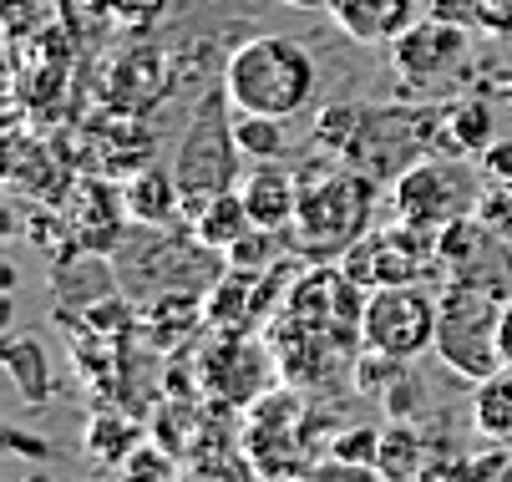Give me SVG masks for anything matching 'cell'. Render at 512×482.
Instances as JSON below:
<instances>
[{
  "label": "cell",
  "mask_w": 512,
  "mask_h": 482,
  "mask_svg": "<svg viewBox=\"0 0 512 482\" xmlns=\"http://www.w3.org/2000/svg\"><path fill=\"white\" fill-rule=\"evenodd\" d=\"M300 209L284 229V249L310 264H340L365 234L376 229V178L350 168L345 158H305L300 168Z\"/></svg>",
  "instance_id": "cell-1"
},
{
  "label": "cell",
  "mask_w": 512,
  "mask_h": 482,
  "mask_svg": "<svg viewBox=\"0 0 512 482\" xmlns=\"http://www.w3.org/2000/svg\"><path fill=\"white\" fill-rule=\"evenodd\" d=\"M224 92H229L234 112L295 122L320 97V66L289 36H249L224 61Z\"/></svg>",
  "instance_id": "cell-2"
},
{
  "label": "cell",
  "mask_w": 512,
  "mask_h": 482,
  "mask_svg": "<svg viewBox=\"0 0 512 482\" xmlns=\"http://www.w3.org/2000/svg\"><path fill=\"white\" fill-rule=\"evenodd\" d=\"M173 178L183 188V219L198 214L208 198L244 183V148L234 132V102H229L224 82L193 107V117L178 137V153H173Z\"/></svg>",
  "instance_id": "cell-3"
},
{
  "label": "cell",
  "mask_w": 512,
  "mask_h": 482,
  "mask_svg": "<svg viewBox=\"0 0 512 482\" xmlns=\"http://www.w3.org/2000/svg\"><path fill=\"white\" fill-rule=\"evenodd\" d=\"M502 310L507 300H497L492 290L442 280V290H436V346H431L436 361L472 386L497 376L502 371V346H497Z\"/></svg>",
  "instance_id": "cell-4"
},
{
  "label": "cell",
  "mask_w": 512,
  "mask_h": 482,
  "mask_svg": "<svg viewBox=\"0 0 512 482\" xmlns=\"http://www.w3.org/2000/svg\"><path fill=\"white\" fill-rule=\"evenodd\" d=\"M477 188H482V178L472 173L467 158L426 153L421 163H411L391 183V203H396V219L436 234V229H447L452 219L477 209Z\"/></svg>",
  "instance_id": "cell-5"
},
{
  "label": "cell",
  "mask_w": 512,
  "mask_h": 482,
  "mask_svg": "<svg viewBox=\"0 0 512 482\" xmlns=\"http://www.w3.org/2000/svg\"><path fill=\"white\" fill-rule=\"evenodd\" d=\"M340 269L350 274L365 295L386 290V285H426L431 274H442V264H436V234L431 229H416L406 219L376 224L371 234H365L340 259Z\"/></svg>",
  "instance_id": "cell-6"
},
{
  "label": "cell",
  "mask_w": 512,
  "mask_h": 482,
  "mask_svg": "<svg viewBox=\"0 0 512 482\" xmlns=\"http://www.w3.org/2000/svg\"><path fill=\"white\" fill-rule=\"evenodd\" d=\"M360 351H376L386 361L411 366L421 351L436 346V295L426 285H386L365 295Z\"/></svg>",
  "instance_id": "cell-7"
},
{
  "label": "cell",
  "mask_w": 512,
  "mask_h": 482,
  "mask_svg": "<svg viewBox=\"0 0 512 482\" xmlns=\"http://www.w3.org/2000/svg\"><path fill=\"white\" fill-rule=\"evenodd\" d=\"M436 264H442V280H462L492 290L497 300H512V239L492 234L477 214L436 229Z\"/></svg>",
  "instance_id": "cell-8"
},
{
  "label": "cell",
  "mask_w": 512,
  "mask_h": 482,
  "mask_svg": "<svg viewBox=\"0 0 512 482\" xmlns=\"http://www.w3.org/2000/svg\"><path fill=\"white\" fill-rule=\"evenodd\" d=\"M467 46H472V31L442 21V16H416L386 51H391V66H396V77L416 92H431V87H442L452 72H462V61H467Z\"/></svg>",
  "instance_id": "cell-9"
},
{
  "label": "cell",
  "mask_w": 512,
  "mask_h": 482,
  "mask_svg": "<svg viewBox=\"0 0 512 482\" xmlns=\"http://www.w3.org/2000/svg\"><path fill=\"white\" fill-rule=\"evenodd\" d=\"M274 351L259 346V340H244V335H218V346H208L198 356V376L213 396L224 401H259V391L269 386L274 376Z\"/></svg>",
  "instance_id": "cell-10"
},
{
  "label": "cell",
  "mask_w": 512,
  "mask_h": 482,
  "mask_svg": "<svg viewBox=\"0 0 512 482\" xmlns=\"http://www.w3.org/2000/svg\"><path fill=\"white\" fill-rule=\"evenodd\" d=\"M127 203H122V188L102 183V178H82L66 198V224H71V239L87 254H117L122 239H127Z\"/></svg>",
  "instance_id": "cell-11"
},
{
  "label": "cell",
  "mask_w": 512,
  "mask_h": 482,
  "mask_svg": "<svg viewBox=\"0 0 512 482\" xmlns=\"http://www.w3.org/2000/svg\"><path fill=\"white\" fill-rule=\"evenodd\" d=\"M416 6L421 0H330L325 16L355 46H391L416 21Z\"/></svg>",
  "instance_id": "cell-12"
},
{
  "label": "cell",
  "mask_w": 512,
  "mask_h": 482,
  "mask_svg": "<svg viewBox=\"0 0 512 482\" xmlns=\"http://www.w3.org/2000/svg\"><path fill=\"white\" fill-rule=\"evenodd\" d=\"M122 203H127V219L137 229H173L183 224V188L173 178V168L148 163L137 168L132 178H122Z\"/></svg>",
  "instance_id": "cell-13"
},
{
  "label": "cell",
  "mask_w": 512,
  "mask_h": 482,
  "mask_svg": "<svg viewBox=\"0 0 512 482\" xmlns=\"http://www.w3.org/2000/svg\"><path fill=\"white\" fill-rule=\"evenodd\" d=\"M244 203L259 229H274L284 234L289 224H295V209H300V173L284 168V163H254L239 183Z\"/></svg>",
  "instance_id": "cell-14"
},
{
  "label": "cell",
  "mask_w": 512,
  "mask_h": 482,
  "mask_svg": "<svg viewBox=\"0 0 512 482\" xmlns=\"http://www.w3.org/2000/svg\"><path fill=\"white\" fill-rule=\"evenodd\" d=\"M183 224H188V234H193L203 249H213V254H229L239 239H249V234L259 229L239 188H229V193L208 198L203 209H198V214H188Z\"/></svg>",
  "instance_id": "cell-15"
},
{
  "label": "cell",
  "mask_w": 512,
  "mask_h": 482,
  "mask_svg": "<svg viewBox=\"0 0 512 482\" xmlns=\"http://www.w3.org/2000/svg\"><path fill=\"white\" fill-rule=\"evenodd\" d=\"M168 92V56L158 46H137L127 56H117L112 72V107L132 112V107H153Z\"/></svg>",
  "instance_id": "cell-16"
},
{
  "label": "cell",
  "mask_w": 512,
  "mask_h": 482,
  "mask_svg": "<svg viewBox=\"0 0 512 482\" xmlns=\"http://www.w3.org/2000/svg\"><path fill=\"white\" fill-rule=\"evenodd\" d=\"M472 427L487 442H512V371L507 366L472 391Z\"/></svg>",
  "instance_id": "cell-17"
},
{
  "label": "cell",
  "mask_w": 512,
  "mask_h": 482,
  "mask_svg": "<svg viewBox=\"0 0 512 482\" xmlns=\"http://www.w3.org/2000/svg\"><path fill=\"white\" fill-rule=\"evenodd\" d=\"M234 132H239V148L249 163H284L295 153L289 143V122L284 117H259V112H234Z\"/></svg>",
  "instance_id": "cell-18"
},
{
  "label": "cell",
  "mask_w": 512,
  "mask_h": 482,
  "mask_svg": "<svg viewBox=\"0 0 512 482\" xmlns=\"http://www.w3.org/2000/svg\"><path fill=\"white\" fill-rule=\"evenodd\" d=\"M6 371H11L16 391H21L31 406H41V401L51 396V366H46V351H41L36 335H11V340H6Z\"/></svg>",
  "instance_id": "cell-19"
},
{
  "label": "cell",
  "mask_w": 512,
  "mask_h": 482,
  "mask_svg": "<svg viewBox=\"0 0 512 482\" xmlns=\"http://www.w3.org/2000/svg\"><path fill=\"white\" fill-rule=\"evenodd\" d=\"M447 137L457 158H482L492 143V107L482 97H457L447 107Z\"/></svg>",
  "instance_id": "cell-20"
},
{
  "label": "cell",
  "mask_w": 512,
  "mask_h": 482,
  "mask_svg": "<svg viewBox=\"0 0 512 482\" xmlns=\"http://www.w3.org/2000/svg\"><path fill=\"white\" fill-rule=\"evenodd\" d=\"M376 467H381L386 482H416V472L426 467V462H421V437H416L406 422L386 427V432H381V457H376Z\"/></svg>",
  "instance_id": "cell-21"
},
{
  "label": "cell",
  "mask_w": 512,
  "mask_h": 482,
  "mask_svg": "<svg viewBox=\"0 0 512 482\" xmlns=\"http://www.w3.org/2000/svg\"><path fill=\"white\" fill-rule=\"evenodd\" d=\"M431 16H442L462 31H487V36H512V16L497 11L492 0H431Z\"/></svg>",
  "instance_id": "cell-22"
},
{
  "label": "cell",
  "mask_w": 512,
  "mask_h": 482,
  "mask_svg": "<svg viewBox=\"0 0 512 482\" xmlns=\"http://www.w3.org/2000/svg\"><path fill=\"white\" fill-rule=\"evenodd\" d=\"M492 234L512 239V178H482L477 188V209H472Z\"/></svg>",
  "instance_id": "cell-23"
},
{
  "label": "cell",
  "mask_w": 512,
  "mask_h": 482,
  "mask_svg": "<svg viewBox=\"0 0 512 482\" xmlns=\"http://www.w3.org/2000/svg\"><path fill=\"white\" fill-rule=\"evenodd\" d=\"M117 482H173V457L163 447L137 442L122 462H117Z\"/></svg>",
  "instance_id": "cell-24"
},
{
  "label": "cell",
  "mask_w": 512,
  "mask_h": 482,
  "mask_svg": "<svg viewBox=\"0 0 512 482\" xmlns=\"http://www.w3.org/2000/svg\"><path fill=\"white\" fill-rule=\"evenodd\" d=\"M92 16L112 21V26H153L173 0H87Z\"/></svg>",
  "instance_id": "cell-25"
},
{
  "label": "cell",
  "mask_w": 512,
  "mask_h": 482,
  "mask_svg": "<svg viewBox=\"0 0 512 482\" xmlns=\"http://www.w3.org/2000/svg\"><path fill=\"white\" fill-rule=\"evenodd\" d=\"M279 244H284V234H274V229H254L249 239H239L224 259L234 264V269H274L279 264Z\"/></svg>",
  "instance_id": "cell-26"
},
{
  "label": "cell",
  "mask_w": 512,
  "mask_h": 482,
  "mask_svg": "<svg viewBox=\"0 0 512 482\" xmlns=\"http://www.w3.org/2000/svg\"><path fill=\"white\" fill-rule=\"evenodd\" d=\"M330 457L376 467V457H381V427H355V432H340V437L330 442Z\"/></svg>",
  "instance_id": "cell-27"
},
{
  "label": "cell",
  "mask_w": 512,
  "mask_h": 482,
  "mask_svg": "<svg viewBox=\"0 0 512 482\" xmlns=\"http://www.w3.org/2000/svg\"><path fill=\"white\" fill-rule=\"evenodd\" d=\"M132 447H137V427H132V422H117V417H102V422H97V432H92V452H97V457L122 462Z\"/></svg>",
  "instance_id": "cell-28"
},
{
  "label": "cell",
  "mask_w": 512,
  "mask_h": 482,
  "mask_svg": "<svg viewBox=\"0 0 512 482\" xmlns=\"http://www.w3.org/2000/svg\"><path fill=\"white\" fill-rule=\"evenodd\" d=\"M300 482H386L381 467H365V462H340V457H325L315 467H305Z\"/></svg>",
  "instance_id": "cell-29"
},
{
  "label": "cell",
  "mask_w": 512,
  "mask_h": 482,
  "mask_svg": "<svg viewBox=\"0 0 512 482\" xmlns=\"http://www.w3.org/2000/svg\"><path fill=\"white\" fill-rule=\"evenodd\" d=\"M477 168H482V178H512V137H492Z\"/></svg>",
  "instance_id": "cell-30"
},
{
  "label": "cell",
  "mask_w": 512,
  "mask_h": 482,
  "mask_svg": "<svg viewBox=\"0 0 512 482\" xmlns=\"http://www.w3.org/2000/svg\"><path fill=\"white\" fill-rule=\"evenodd\" d=\"M416 482H477L472 472V457H457V462H426L416 472Z\"/></svg>",
  "instance_id": "cell-31"
},
{
  "label": "cell",
  "mask_w": 512,
  "mask_h": 482,
  "mask_svg": "<svg viewBox=\"0 0 512 482\" xmlns=\"http://www.w3.org/2000/svg\"><path fill=\"white\" fill-rule=\"evenodd\" d=\"M497 346H502V366L512 371V300L502 310V325H497Z\"/></svg>",
  "instance_id": "cell-32"
},
{
  "label": "cell",
  "mask_w": 512,
  "mask_h": 482,
  "mask_svg": "<svg viewBox=\"0 0 512 482\" xmlns=\"http://www.w3.org/2000/svg\"><path fill=\"white\" fill-rule=\"evenodd\" d=\"M487 482H512V447L502 452V462H497V472H492Z\"/></svg>",
  "instance_id": "cell-33"
},
{
  "label": "cell",
  "mask_w": 512,
  "mask_h": 482,
  "mask_svg": "<svg viewBox=\"0 0 512 482\" xmlns=\"http://www.w3.org/2000/svg\"><path fill=\"white\" fill-rule=\"evenodd\" d=\"M289 6H300V11H325L330 0H289Z\"/></svg>",
  "instance_id": "cell-34"
},
{
  "label": "cell",
  "mask_w": 512,
  "mask_h": 482,
  "mask_svg": "<svg viewBox=\"0 0 512 482\" xmlns=\"http://www.w3.org/2000/svg\"><path fill=\"white\" fill-rule=\"evenodd\" d=\"M492 6H497V11H507V16H512V0H492Z\"/></svg>",
  "instance_id": "cell-35"
},
{
  "label": "cell",
  "mask_w": 512,
  "mask_h": 482,
  "mask_svg": "<svg viewBox=\"0 0 512 482\" xmlns=\"http://www.w3.org/2000/svg\"><path fill=\"white\" fill-rule=\"evenodd\" d=\"M502 102H512V82H507V87H502Z\"/></svg>",
  "instance_id": "cell-36"
},
{
  "label": "cell",
  "mask_w": 512,
  "mask_h": 482,
  "mask_svg": "<svg viewBox=\"0 0 512 482\" xmlns=\"http://www.w3.org/2000/svg\"><path fill=\"white\" fill-rule=\"evenodd\" d=\"M26 482H51V477H26Z\"/></svg>",
  "instance_id": "cell-37"
}]
</instances>
